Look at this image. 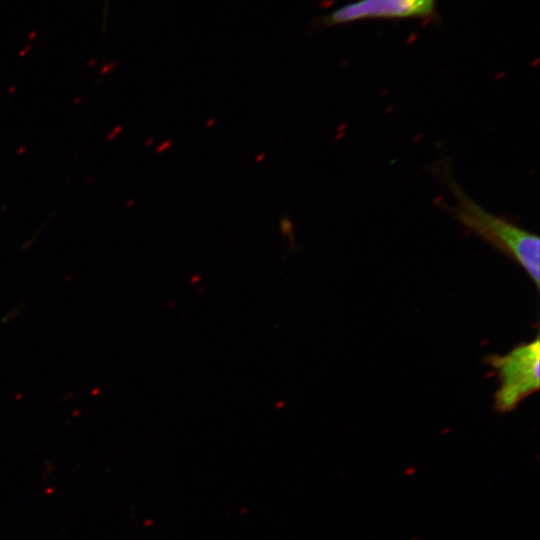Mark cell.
Listing matches in <instances>:
<instances>
[{"label":"cell","mask_w":540,"mask_h":540,"mask_svg":"<svg viewBox=\"0 0 540 540\" xmlns=\"http://www.w3.org/2000/svg\"><path fill=\"white\" fill-rule=\"evenodd\" d=\"M432 172L446 185L454 203H440L467 230L513 259L529 276L536 288L540 282V240L538 235L478 204L456 181L449 159L432 166Z\"/></svg>","instance_id":"1"},{"label":"cell","mask_w":540,"mask_h":540,"mask_svg":"<svg viewBox=\"0 0 540 540\" xmlns=\"http://www.w3.org/2000/svg\"><path fill=\"white\" fill-rule=\"evenodd\" d=\"M485 362L498 375L494 408L500 413L515 410L540 387V339L522 343L504 355H489Z\"/></svg>","instance_id":"2"},{"label":"cell","mask_w":540,"mask_h":540,"mask_svg":"<svg viewBox=\"0 0 540 540\" xmlns=\"http://www.w3.org/2000/svg\"><path fill=\"white\" fill-rule=\"evenodd\" d=\"M437 0H356L331 11L320 23L325 27L375 19L430 18Z\"/></svg>","instance_id":"3"},{"label":"cell","mask_w":540,"mask_h":540,"mask_svg":"<svg viewBox=\"0 0 540 540\" xmlns=\"http://www.w3.org/2000/svg\"><path fill=\"white\" fill-rule=\"evenodd\" d=\"M280 230L284 236H286L291 249H295L296 242L293 232V223L287 216H283L279 222Z\"/></svg>","instance_id":"4"},{"label":"cell","mask_w":540,"mask_h":540,"mask_svg":"<svg viewBox=\"0 0 540 540\" xmlns=\"http://www.w3.org/2000/svg\"><path fill=\"white\" fill-rule=\"evenodd\" d=\"M172 147V142L170 140H167L165 142H163L157 149H156V152L157 153H162L168 149H170Z\"/></svg>","instance_id":"5"},{"label":"cell","mask_w":540,"mask_h":540,"mask_svg":"<svg viewBox=\"0 0 540 540\" xmlns=\"http://www.w3.org/2000/svg\"><path fill=\"white\" fill-rule=\"evenodd\" d=\"M215 123V119L214 118H211L207 123H206V127L209 128V127H212Z\"/></svg>","instance_id":"6"},{"label":"cell","mask_w":540,"mask_h":540,"mask_svg":"<svg viewBox=\"0 0 540 540\" xmlns=\"http://www.w3.org/2000/svg\"><path fill=\"white\" fill-rule=\"evenodd\" d=\"M108 6H109V0H105L104 16H107Z\"/></svg>","instance_id":"7"},{"label":"cell","mask_w":540,"mask_h":540,"mask_svg":"<svg viewBox=\"0 0 540 540\" xmlns=\"http://www.w3.org/2000/svg\"><path fill=\"white\" fill-rule=\"evenodd\" d=\"M265 154H259L256 158V162L261 161L264 158Z\"/></svg>","instance_id":"8"}]
</instances>
